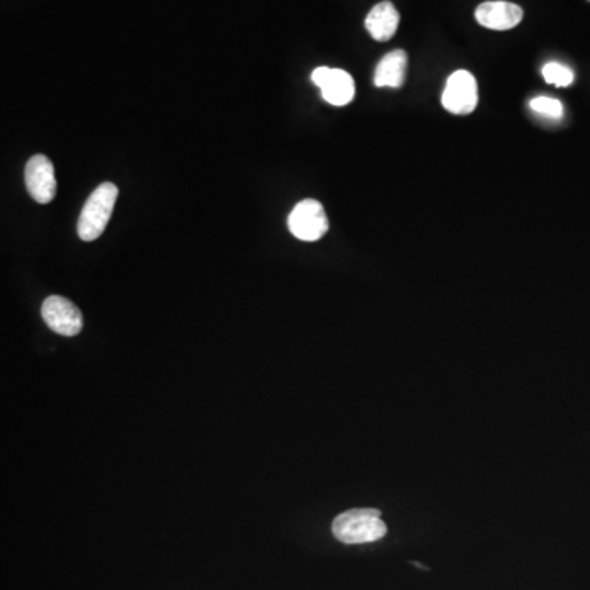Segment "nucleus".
I'll list each match as a JSON object with an SVG mask.
<instances>
[{"label":"nucleus","instance_id":"9","mask_svg":"<svg viewBox=\"0 0 590 590\" xmlns=\"http://www.w3.org/2000/svg\"><path fill=\"white\" fill-rule=\"evenodd\" d=\"M400 15L392 2H379L366 17V30L376 41H389L399 28Z\"/></svg>","mask_w":590,"mask_h":590},{"label":"nucleus","instance_id":"3","mask_svg":"<svg viewBox=\"0 0 590 590\" xmlns=\"http://www.w3.org/2000/svg\"><path fill=\"white\" fill-rule=\"evenodd\" d=\"M287 223L292 235L302 241H318L330 228L323 205L314 199H305L295 205Z\"/></svg>","mask_w":590,"mask_h":590},{"label":"nucleus","instance_id":"2","mask_svg":"<svg viewBox=\"0 0 590 590\" xmlns=\"http://www.w3.org/2000/svg\"><path fill=\"white\" fill-rule=\"evenodd\" d=\"M117 197L118 187L114 182H104L92 192L79 215L78 235L81 240L94 241L105 232L114 214Z\"/></svg>","mask_w":590,"mask_h":590},{"label":"nucleus","instance_id":"5","mask_svg":"<svg viewBox=\"0 0 590 590\" xmlns=\"http://www.w3.org/2000/svg\"><path fill=\"white\" fill-rule=\"evenodd\" d=\"M477 100H479V94H477L476 78L464 69L451 74L441 97L443 107L450 114L469 115L476 110Z\"/></svg>","mask_w":590,"mask_h":590},{"label":"nucleus","instance_id":"12","mask_svg":"<svg viewBox=\"0 0 590 590\" xmlns=\"http://www.w3.org/2000/svg\"><path fill=\"white\" fill-rule=\"evenodd\" d=\"M530 107L536 114L550 118H561L564 114L563 104L553 97H536L531 100Z\"/></svg>","mask_w":590,"mask_h":590},{"label":"nucleus","instance_id":"4","mask_svg":"<svg viewBox=\"0 0 590 590\" xmlns=\"http://www.w3.org/2000/svg\"><path fill=\"white\" fill-rule=\"evenodd\" d=\"M41 317L48 328L61 336H76L81 333L84 318L78 305L61 295H51L41 305Z\"/></svg>","mask_w":590,"mask_h":590},{"label":"nucleus","instance_id":"10","mask_svg":"<svg viewBox=\"0 0 590 590\" xmlns=\"http://www.w3.org/2000/svg\"><path fill=\"white\" fill-rule=\"evenodd\" d=\"M407 63H409V58L404 50H394L387 53L377 64L376 73H374V86L392 87V89L402 87L405 73H407Z\"/></svg>","mask_w":590,"mask_h":590},{"label":"nucleus","instance_id":"6","mask_svg":"<svg viewBox=\"0 0 590 590\" xmlns=\"http://www.w3.org/2000/svg\"><path fill=\"white\" fill-rule=\"evenodd\" d=\"M312 82L320 87L323 100L335 107H343L350 104L356 94L353 78L343 69H332L327 66L315 69L312 73Z\"/></svg>","mask_w":590,"mask_h":590},{"label":"nucleus","instance_id":"11","mask_svg":"<svg viewBox=\"0 0 590 590\" xmlns=\"http://www.w3.org/2000/svg\"><path fill=\"white\" fill-rule=\"evenodd\" d=\"M543 78L553 86L568 87L574 82V73L564 64L548 63L543 68Z\"/></svg>","mask_w":590,"mask_h":590},{"label":"nucleus","instance_id":"13","mask_svg":"<svg viewBox=\"0 0 590 590\" xmlns=\"http://www.w3.org/2000/svg\"><path fill=\"white\" fill-rule=\"evenodd\" d=\"M589 2H590V0H589Z\"/></svg>","mask_w":590,"mask_h":590},{"label":"nucleus","instance_id":"8","mask_svg":"<svg viewBox=\"0 0 590 590\" xmlns=\"http://www.w3.org/2000/svg\"><path fill=\"white\" fill-rule=\"evenodd\" d=\"M522 19V7L512 4V2H505V0L484 2L476 9L477 23L489 30H497V32L512 30L522 22Z\"/></svg>","mask_w":590,"mask_h":590},{"label":"nucleus","instance_id":"1","mask_svg":"<svg viewBox=\"0 0 590 590\" xmlns=\"http://www.w3.org/2000/svg\"><path fill=\"white\" fill-rule=\"evenodd\" d=\"M333 536L345 545L374 543L387 535V525L376 509H353L333 520Z\"/></svg>","mask_w":590,"mask_h":590},{"label":"nucleus","instance_id":"7","mask_svg":"<svg viewBox=\"0 0 590 590\" xmlns=\"http://www.w3.org/2000/svg\"><path fill=\"white\" fill-rule=\"evenodd\" d=\"M25 184H27L28 194L38 204H50L55 199L56 184L55 166L51 163L48 156L35 155L30 158L25 168Z\"/></svg>","mask_w":590,"mask_h":590}]
</instances>
